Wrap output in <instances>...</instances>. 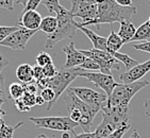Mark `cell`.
Segmentation results:
<instances>
[{
  "label": "cell",
  "instance_id": "1",
  "mask_svg": "<svg viewBox=\"0 0 150 138\" xmlns=\"http://www.w3.org/2000/svg\"><path fill=\"white\" fill-rule=\"evenodd\" d=\"M64 101L66 104L67 112L69 114V118L74 122L78 123L84 133H90L93 120L100 108L91 106L84 103L83 101L80 102L81 100L72 92L70 88H67L64 92Z\"/></svg>",
  "mask_w": 150,
  "mask_h": 138
},
{
  "label": "cell",
  "instance_id": "2",
  "mask_svg": "<svg viewBox=\"0 0 150 138\" xmlns=\"http://www.w3.org/2000/svg\"><path fill=\"white\" fill-rule=\"evenodd\" d=\"M135 6H121L115 2V0H101L98 2L97 16L87 26L94 25L99 28L102 23H120L122 20H131L135 15Z\"/></svg>",
  "mask_w": 150,
  "mask_h": 138
},
{
  "label": "cell",
  "instance_id": "3",
  "mask_svg": "<svg viewBox=\"0 0 150 138\" xmlns=\"http://www.w3.org/2000/svg\"><path fill=\"white\" fill-rule=\"evenodd\" d=\"M58 26L52 34L47 35L45 47L47 49H51L59 44L60 42L68 38H74L77 31V23L75 21V17L72 16L70 11L66 10L64 6H61L60 9L55 12Z\"/></svg>",
  "mask_w": 150,
  "mask_h": 138
},
{
  "label": "cell",
  "instance_id": "4",
  "mask_svg": "<svg viewBox=\"0 0 150 138\" xmlns=\"http://www.w3.org/2000/svg\"><path fill=\"white\" fill-rule=\"evenodd\" d=\"M149 85V81L139 80L130 84H117L108 98L107 106H128L134 96Z\"/></svg>",
  "mask_w": 150,
  "mask_h": 138
},
{
  "label": "cell",
  "instance_id": "5",
  "mask_svg": "<svg viewBox=\"0 0 150 138\" xmlns=\"http://www.w3.org/2000/svg\"><path fill=\"white\" fill-rule=\"evenodd\" d=\"M29 120L34 123L38 129L52 130L59 132H68L76 134L75 127L78 125L69 117H40V118H33L30 117Z\"/></svg>",
  "mask_w": 150,
  "mask_h": 138
},
{
  "label": "cell",
  "instance_id": "6",
  "mask_svg": "<svg viewBox=\"0 0 150 138\" xmlns=\"http://www.w3.org/2000/svg\"><path fill=\"white\" fill-rule=\"evenodd\" d=\"M102 120L109 123L114 130L131 124V111L128 106H107L101 107Z\"/></svg>",
  "mask_w": 150,
  "mask_h": 138
},
{
  "label": "cell",
  "instance_id": "7",
  "mask_svg": "<svg viewBox=\"0 0 150 138\" xmlns=\"http://www.w3.org/2000/svg\"><path fill=\"white\" fill-rule=\"evenodd\" d=\"M78 70L79 67L70 69L63 67L59 70L55 77L49 79V87L54 92L55 95L54 100H53V106L59 100V98L64 94V92L68 88L69 84L78 77Z\"/></svg>",
  "mask_w": 150,
  "mask_h": 138
},
{
  "label": "cell",
  "instance_id": "8",
  "mask_svg": "<svg viewBox=\"0 0 150 138\" xmlns=\"http://www.w3.org/2000/svg\"><path fill=\"white\" fill-rule=\"evenodd\" d=\"M71 9L70 13L74 17L82 19L81 26L86 27L87 23L93 21L97 16L98 2L96 0H70Z\"/></svg>",
  "mask_w": 150,
  "mask_h": 138
},
{
  "label": "cell",
  "instance_id": "9",
  "mask_svg": "<svg viewBox=\"0 0 150 138\" xmlns=\"http://www.w3.org/2000/svg\"><path fill=\"white\" fill-rule=\"evenodd\" d=\"M79 51L86 58L94 60L100 67V72L105 75H112V70H119L120 65L119 62L108 51L97 49L90 50H79Z\"/></svg>",
  "mask_w": 150,
  "mask_h": 138
},
{
  "label": "cell",
  "instance_id": "10",
  "mask_svg": "<svg viewBox=\"0 0 150 138\" xmlns=\"http://www.w3.org/2000/svg\"><path fill=\"white\" fill-rule=\"evenodd\" d=\"M78 77L85 78L90 82L94 83L96 86H98L104 92V94L108 96V98L111 96L113 89L117 85V82L114 80V77L112 75H105L102 72H90L87 70H83L79 67Z\"/></svg>",
  "mask_w": 150,
  "mask_h": 138
},
{
  "label": "cell",
  "instance_id": "11",
  "mask_svg": "<svg viewBox=\"0 0 150 138\" xmlns=\"http://www.w3.org/2000/svg\"><path fill=\"white\" fill-rule=\"evenodd\" d=\"M70 89L81 101L93 107L101 109V107L107 104L108 96L104 92H98L95 89L87 87H70Z\"/></svg>",
  "mask_w": 150,
  "mask_h": 138
},
{
  "label": "cell",
  "instance_id": "12",
  "mask_svg": "<svg viewBox=\"0 0 150 138\" xmlns=\"http://www.w3.org/2000/svg\"><path fill=\"white\" fill-rule=\"evenodd\" d=\"M36 32L38 30H28L20 27L16 31L11 33L3 42H1L0 46L8 47L13 50H25L27 43Z\"/></svg>",
  "mask_w": 150,
  "mask_h": 138
},
{
  "label": "cell",
  "instance_id": "13",
  "mask_svg": "<svg viewBox=\"0 0 150 138\" xmlns=\"http://www.w3.org/2000/svg\"><path fill=\"white\" fill-rule=\"evenodd\" d=\"M150 71V60L145 63L137 64L136 66L131 68L126 72H122L119 75L120 81H122L124 84H130L136 81H139L147 72Z\"/></svg>",
  "mask_w": 150,
  "mask_h": 138
},
{
  "label": "cell",
  "instance_id": "14",
  "mask_svg": "<svg viewBox=\"0 0 150 138\" xmlns=\"http://www.w3.org/2000/svg\"><path fill=\"white\" fill-rule=\"evenodd\" d=\"M63 52L66 54V62H65L64 68L70 69L79 67L86 58V56H84L79 50L76 49L74 42H71L69 45L64 47Z\"/></svg>",
  "mask_w": 150,
  "mask_h": 138
},
{
  "label": "cell",
  "instance_id": "15",
  "mask_svg": "<svg viewBox=\"0 0 150 138\" xmlns=\"http://www.w3.org/2000/svg\"><path fill=\"white\" fill-rule=\"evenodd\" d=\"M23 14L18 21V26L28 30H38L40 31V26L42 23V16L36 10L23 12Z\"/></svg>",
  "mask_w": 150,
  "mask_h": 138
},
{
  "label": "cell",
  "instance_id": "16",
  "mask_svg": "<svg viewBox=\"0 0 150 138\" xmlns=\"http://www.w3.org/2000/svg\"><path fill=\"white\" fill-rule=\"evenodd\" d=\"M77 28H78L80 31H82L84 34L86 35L87 38L91 40V43L93 44V47L94 49L97 50H102V51H108V47H107V38L103 37V36H100V35L96 34L95 32L92 31V30L87 29L86 27L81 26L80 23H77Z\"/></svg>",
  "mask_w": 150,
  "mask_h": 138
},
{
  "label": "cell",
  "instance_id": "17",
  "mask_svg": "<svg viewBox=\"0 0 150 138\" xmlns=\"http://www.w3.org/2000/svg\"><path fill=\"white\" fill-rule=\"evenodd\" d=\"M119 23H120V27H119V31L117 34L119 35V37L124 42V44L130 43L135 34L136 28L131 20H122Z\"/></svg>",
  "mask_w": 150,
  "mask_h": 138
},
{
  "label": "cell",
  "instance_id": "18",
  "mask_svg": "<svg viewBox=\"0 0 150 138\" xmlns=\"http://www.w3.org/2000/svg\"><path fill=\"white\" fill-rule=\"evenodd\" d=\"M16 77L20 83L28 84L33 82L34 75H33V67L29 64H21L16 69Z\"/></svg>",
  "mask_w": 150,
  "mask_h": 138
},
{
  "label": "cell",
  "instance_id": "19",
  "mask_svg": "<svg viewBox=\"0 0 150 138\" xmlns=\"http://www.w3.org/2000/svg\"><path fill=\"white\" fill-rule=\"evenodd\" d=\"M124 46V42L119 37V35L114 32L112 29L109 37L107 38V47H108V52L109 53H113V52H118L119 49Z\"/></svg>",
  "mask_w": 150,
  "mask_h": 138
},
{
  "label": "cell",
  "instance_id": "20",
  "mask_svg": "<svg viewBox=\"0 0 150 138\" xmlns=\"http://www.w3.org/2000/svg\"><path fill=\"white\" fill-rule=\"evenodd\" d=\"M131 42H150V23L148 21L136 29Z\"/></svg>",
  "mask_w": 150,
  "mask_h": 138
},
{
  "label": "cell",
  "instance_id": "21",
  "mask_svg": "<svg viewBox=\"0 0 150 138\" xmlns=\"http://www.w3.org/2000/svg\"><path fill=\"white\" fill-rule=\"evenodd\" d=\"M57 26H58L57 17H53V16H46V17H44L43 19H42L40 30L43 31L44 33H46L47 35H49V34H52V33L57 30Z\"/></svg>",
  "mask_w": 150,
  "mask_h": 138
},
{
  "label": "cell",
  "instance_id": "22",
  "mask_svg": "<svg viewBox=\"0 0 150 138\" xmlns=\"http://www.w3.org/2000/svg\"><path fill=\"white\" fill-rule=\"evenodd\" d=\"M23 124V121L18 122L16 125H8L4 121L0 122V138H13L15 131Z\"/></svg>",
  "mask_w": 150,
  "mask_h": 138
},
{
  "label": "cell",
  "instance_id": "23",
  "mask_svg": "<svg viewBox=\"0 0 150 138\" xmlns=\"http://www.w3.org/2000/svg\"><path fill=\"white\" fill-rule=\"evenodd\" d=\"M111 54L116 58V60L118 61L119 63H122L125 65V67L128 69V70H130L131 68H133L134 66H136L139 62L135 61L134 58H130L129 55L125 54V53H120V52H113Z\"/></svg>",
  "mask_w": 150,
  "mask_h": 138
},
{
  "label": "cell",
  "instance_id": "24",
  "mask_svg": "<svg viewBox=\"0 0 150 138\" xmlns=\"http://www.w3.org/2000/svg\"><path fill=\"white\" fill-rule=\"evenodd\" d=\"M115 130L111 127L110 124L107 123L104 120L101 121V123L96 127L95 132V138H108L109 135H111Z\"/></svg>",
  "mask_w": 150,
  "mask_h": 138
},
{
  "label": "cell",
  "instance_id": "25",
  "mask_svg": "<svg viewBox=\"0 0 150 138\" xmlns=\"http://www.w3.org/2000/svg\"><path fill=\"white\" fill-rule=\"evenodd\" d=\"M25 86H23V83H17V82H14L12 83L9 86V95L10 99L12 100H18L23 96L25 94Z\"/></svg>",
  "mask_w": 150,
  "mask_h": 138
},
{
  "label": "cell",
  "instance_id": "26",
  "mask_svg": "<svg viewBox=\"0 0 150 138\" xmlns=\"http://www.w3.org/2000/svg\"><path fill=\"white\" fill-rule=\"evenodd\" d=\"M40 96L42 98L44 99L45 102H48V106H47V111H50V109L53 107V100H54V92L52 90L50 87H47V88L42 89L40 92Z\"/></svg>",
  "mask_w": 150,
  "mask_h": 138
},
{
  "label": "cell",
  "instance_id": "27",
  "mask_svg": "<svg viewBox=\"0 0 150 138\" xmlns=\"http://www.w3.org/2000/svg\"><path fill=\"white\" fill-rule=\"evenodd\" d=\"M36 64H38V66L40 67H45L47 65H49V64H52V58L51 55L49 53H47V52H40L38 55H36Z\"/></svg>",
  "mask_w": 150,
  "mask_h": 138
},
{
  "label": "cell",
  "instance_id": "28",
  "mask_svg": "<svg viewBox=\"0 0 150 138\" xmlns=\"http://www.w3.org/2000/svg\"><path fill=\"white\" fill-rule=\"evenodd\" d=\"M79 67L81 69H83V70H100V67H99L98 64L90 58H85V61Z\"/></svg>",
  "mask_w": 150,
  "mask_h": 138
},
{
  "label": "cell",
  "instance_id": "29",
  "mask_svg": "<svg viewBox=\"0 0 150 138\" xmlns=\"http://www.w3.org/2000/svg\"><path fill=\"white\" fill-rule=\"evenodd\" d=\"M42 3L46 6L49 13H55L61 6L59 0H43Z\"/></svg>",
  "mask_w": 150,
  "mask_h": 138
},
{
  "label": "cell",
  "instance_id": "30",
  "mask_svg": "<svg viewBox=\"0 0 150 138\" xmlns=\"http://www.w3.org/2000/svg\"><path fill=\"white\" fill-rule=\"evenodd\" d=\"M20 99H21L23 103L26 104V105H27L28 107H30V108H32V107L34 106V105H36V103H35V99H36V95H33V94H30V92H25L23 96V97H21Z\"/></svg>",
  "mask_w": 150,
  "mask_h": 138
},
{
  "label": "cell",
  "instance_id": "31",
  "mask_svg": "<svg viewBox=\"0 0 150 138\" xmlns=\"http://www.w3.org/2000/svg\"><path fill=\"white\" fill-rule=\"evenodd\" d=\"M19 27H4V26H0V43L3 42L8 36H9L11 33H13L14 31L18 29Z\"/></svg>",
  "mask_w": 150,
  "mask_h": 138
},
{
  "label": "cell",
  "instance_id": "32",
  "mask_svg": "<svg viewBox=\"0 0 150 138\" xmlns=\"http://www.w3.org/2000/svg\"><path fill=\"white\" fill-rule=\"evenodd\" d=\"M58 71L59 70L57 69V67H55L53 64H49V65L43 67V73L45 78H48V79L53 78V77L57 75Z\"/></svg>",
  "mask_w": 150,
  "mask_h": 138
},
{
  "label": "cell",
  "instance_id": "33",
  "mask_svg": "<svg viewBox=\"0 0 150 138\" xmlns=\"http://www.w3.org/2000/svg\"><path fill=\"white\" fill-rule=\"evenodd\" d=\"M6 101H8V97L4 89V78L2 75H0V108H1V105L6 103Z\"/></svg>",
  "mask_w": 150,
  "mask_h": 138
},
{
  "label": "cell",
  "instance_id": "34",
  "mask_svg": "<svg viewBox=\"0 0 150 138\" xmlns=\"http://www.w3.org/2000/svg\"><path fill=\"white\" fill-rule=\"evenodd\" d=\"M130 127L131 124H128V125H125V127H121L119 129L115 130L111 135H109L108 138H122V136L127 133V131L130 129Z\"/></svg>",
  "mask_w": 150,
  "mask_h": 138
},
{
  "label": "cell",
  "instance_id": "35",
  "mask_svg": "<svg viewBox=\"0 0 150 138\" xmlns=\"http://www.w3.org/2000/svg\"><path fill=\"white\" fill-rule=\"evenodd\" d=\"M132 47L135 50H139V51H144L150 53V42H143V43L139 44H133Z\"/></svg>",
  "mask_w": 150,
  "mask_h": 138
},
{
  "label": "cell",
  "instance_id": "36",
  "mask_svg": "<svg viewBox=\"0 0 150 138\" xmlns=\"http://www.w3.org/2000/svg\"><path fill=\"white\" fill-rule=\"evenodd\" d=\"M23 86H25V90H26L27 92H30V94H33V95H38V87L34 81L31 82V83L23 84Z\"/></svg>",
  "mask_w": 150,
  "mask_h": 138
},
{
  "label": "cell",
  "instance_id": "37",
  "mask_svg": "<svg viewBox=\"0 0 150 138\" xmlns=\"http://www.w3.org/2000/svg\"><path fill=\"white\" fill-rule=\"evenodd\" d=\"M14 2L15 0H0V8L13 12L14 11Z\"/></svg>",
  "mask_w": 150,
  "mask_h": 138
},
{
  "label": "cell",
  "instance_id": "38",
  "mask_svg": "<svg viewBox=\"0 0 150 138\" xmlns=\"http://www.w3.org/2000/svg\"><path fill=\"white\" fill-rule=\"evenodd\" d=\"M42 1L43 0H29L25 6V9H23V12L30 11V10H36V8L42 3Z\"/></svg>",
  "mask_w": 150,
  "mask_h": 138
},
{
  "label": "cell",
  "instance_id": "39",
  "mask_svg": "<svg viewBox=\"0 0 150 138\" xmlns=\"http://www.w3.org/2000/svg\"><path fill=\"white\" fill-rule=\"evenodd\" d=\"M33 75H34V81H38L45 78L43 73V67H40L38 65L33 67Z\"/></svg>",
  "mask_w": 150,
  "mask_h": 138
},
{
  "label": "cell",
  "instance_id": "40",
  "mask_svg": "<svg viewBox=\"0 0 150 138\" xmlns=\"http://www.w3.org/2000/svg\"><path fill=\"white\" fill-rule=\"evenodd\" d=\"M15 102V106H16V108L18 109V111H19V112H29L30 109V107H28L26 105V104L23 103V100H21V99H18V100H15L14 101Z\"/></svg>",
  "mask_w": 150,
  "mask_h": 138
},
{
  "label": "cell",
  "instance_id": "41",
  "mask_svg": "<svg viewBox=\"0 0 150 138\" xmlns=\"http://www.w3.org/2000/svg\"><path fill=\"white\" fill-rule=\"evenodd\" d=\"M9 60L6 58H4L2 54H0V75H2V70L6 68V66H9Z\"/></svg>",
  "mask_w": 150,
  "mask_h": 138
},
{
  "label": "cell",
  "instance_id": "42",
  "mask_svg": "<svg viewBox=\"0 0 150 138\" xmlns=\"http://www.w3.org/2000/svg\"><path fill=\"white\" fill-rule=\"evenodd\" d=\"M75 138H95L94 133H82V134H75Z\"/></svg>",
  "mask_w": 150,
  "mask_h": 138
},
{
  "label": "cell",
  "instance_id": "43",
  "mask_svg": "<svg viewBox=\"0 0 150 138\" xmlns=\"http://www.w3.org/2000/svg\"><path fill=\"white\" fill-rule=\"evenodd\" d=\"M115 2L121 6H132V0H115Z\"/></svg>",
  "mask_w": 150,
  "mask_h": 138
},
{
  "label": "cell",
  "instance_id": "44",
  "mask_svg": "<svg viewBox=\"0 0 150 138\" xmlns=\"http://www.w3.org/2000/svg\"><path fill=\"white\" fill-rule=\"evenodd\" d=\"M145 112H146V116L150 118V100H147L145 102Z\"/></svg>",
  "mask_w": 150,
  "mask_h": 138
},
{
  "label": "cell",
  "instance_id": "45",
  "mask_svg": "<svg viewBox=\"0 0 150 138\" xmlns=\"http://www.w3.org/2000/svg\"><path fill=\"white\" fill-rule=\"evenodd\" d=\"M35 103H36V105H38V106H40V105H43V104L45 103V101H44V99L42 98V96L40 95H36Z\"/></svg>",
  "mask_w": 150,
  "mask_h": 138
},
{
  "label": "cell",
  "instance_id": "46",
  "mask_svg": "<svg viewBox=\"0 0 150 138\" xmlns=\"http://www.w3.org/2000/svg\"><path fill=\"white\" fill-rule=\"evenodd\" d=\"M28 1H29V0H15V2L17 3V4H21V6H26Z\"/></svg>",
  "mask_w": 150,
  "mask_h": 138
},
{
  "label": "cell",
  "instance_id": "47",
  "mask_svg": "<svg viewBox=\"0 0 150 138\" xmlns=\"http://www.w3.org/2000/svg\"><path fill=\"white\" fill-rule=\"evenodd\" d=\"M130 138H141V136H139V132H137V131H134V132L131 134Z\"/></svg>",
  "mask_w": 150,
  "mask_h": 138
},
{
  "label": "cell",
  "instance_id": "48",
  "mask_svg": "<svg viewBox=\"0 0 150 138\" xmlns=\"http://www.w3.org/2000/svg\"><path fill=\"white\" fill-rule=\"evenodd\" d=\"M4 116H6V112L0 108V122L3 121V117H4Z\"/></svg>",
  "mask_w": 150,
  "mask_h": 138
},
{
  "label": "cell",
  "instance_id": "49",
  "mask_svg": "<svg viewBox=\"0 0 150 138\" xmlns=\"http://www.w3.org/2000/svg\"><path fill=\"white\" fill-rule=\"evenodd\" d=\"M62 138H69V133H68V132H63Z\"/></svg>",
  "mask_w": 150,
  "mask_h": 138
},
{
  "label": "cell",
  "instance_id": "50",
  "mask_svg": "<svg viewBox=\"0 0 150 138\" xmlns=\"http://www.w3.org/2000/svg\"><path fill=\"white\" fill-rule=\"evenodd\" d=\"M35 138H49V137H47V136H46V135H44V134H40V135L36 136Z\"/></svg>",
  "mask_w": 150,
  "mask_h": 138
},
{
  "label": "cell",
  "instance_id": "51",
  "mask_svg": "<svg viewBox=\"0 0 150 138\" xmlns=\"http://www.w3.org/2000/svg\"><path fill=\"white\" fill-rule=\"evenodd\" d=\"M96 1H97V2H99V1H101V0H96Z\"/></svg>",
  "mask_w": 150,
  "mask_h": 138
},
{
  "label": "cell",
  "instance_id": "52",
  "mask_svg": "<svg viewBox=\"0 0 150 138\" xmlns=\"http://www.w3.org/2000/svg\"><path fill=\"white\" fill-rule=\"evenodd\" d=\"M148 1H149V2H150V0H148Z\"/></svg>",
  "mask_w": 150,
  "mask_h": 138
},
{
  "label": "cell",
  "instance_id": "53",
  "mask_svg": "<svg viewBox=\"0 0 150 138\" xmlns=\"http://www.w3.org/2000/svg\"><path fill=\"white\" fill-rule=\"evenodd\" d=\"M149 17H150V16H149Z\"/></svg>",
  "mask_w": 150,
  "mask_h": 138
}]
</instances>
